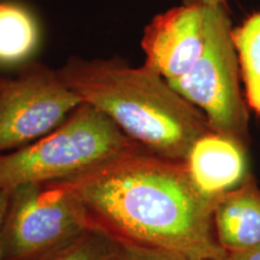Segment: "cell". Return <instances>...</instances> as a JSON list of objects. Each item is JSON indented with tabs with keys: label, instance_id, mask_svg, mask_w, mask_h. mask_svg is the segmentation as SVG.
<instances>
[{
	"label": "cell",
	"instance_id": "6da1fadb",
	"mask_svg": "<svg viewBox=\"0 0 260 260\" xmlns=\"http://www.w3.org/2000/svg\"><path fill=\"white\" fill-rule=\"evenodd\" d=\"M63 183L80 200L89 226L116 241L168 249L189 260L228 255L214 232L219 198L194 186L184 161L140 147Z\"/></svg>",
	"mask_w": 260,
	"mask_h": 260
},
{
	"label": "cell",
	"instance_id": "7a4b0ae2",
	"mask_svg": "<svg viewBox=\"0 0 260 260\" xmlns=\"http://www.w3.org/2000/svg\"><path fill=\"white\" fill-rule=\"evenodd\" d=\"M57 71L81 102L95 107L135 144L159 157L184 161L194 142L213 132L204 113L146 64L133 67L117 57L73 56Z\"/></svg>",
	"mask_w": 260,
	"mask_h": 260
},
{
	"label": "cell",
	"instance_id": "3957f363",
	"mask_svg": "<svg viewBox=\"0 0 260 260\" xmlns=\"http://www.w3.org/2000/svg\"><path fill=\"white\" fill-rule=\"evenodd\" d=\"M140 147L104 113L82 103L47 135L0 153V189L71 180Z\"/></svg>",
	"mask_w": 260,
	"mask_h": 260
},
{
	"label": "cell",
	"instance_id": "277c9868",
	"mask_svg": "<svg viewBox=\"0 0 260 260\" xmlns=\"http://www.w3.org/2000/svg\"><path fill=\"white\" fill-rule=\"evenodd\" d=\"M203 53L189 73L171 87L200 110L213 132L249 147V113L240 87V68L228 5L204 6Z\"/></svg>",
	"mask_w": 260,
	"mask_h": 260
},
{
	"label": "cell",
	"instance_id": "5b68a950",
	"mask_svg": "<svg viewBox=\"0 0 260 260\" xmlns=\"http://www.w3.org/2000/svg\"><path fill=\"white\" fill-rule=\"evenodd\" d=\"M89 228L80 200L63 182L19 186L9 191L5 260H45Z\"/></svg>",
	"mask_w": 260,
	"mask_h": 260
},
{
	"label": "cell",
	"instance_id": "8992f818",
	"mask_svg": "<svg viewBox=\"0 0 260 260\" xmlns=\"http://www.w3.org/2000/svg\"><path fill=\"white\" fill-rule=\"evenodd\" d=\"M82 102L57 69L32 60L0 84V153L15 151L58 128Z\"/></svg>",
	"mask_w": 260,
	"mask_h": 260
},
{
	"label": "cell",
	"instance_id": "52a82bcc",
	"mask_svg": "<svg viewBox=\"0 0 260 260\" xmlns=\"http://www.w3.org/2000/svg\"><path fill=\"white\" fill-rule=\"evenodd\" d=\"M204 44V6L193 3H184L155 16L141 38L145 64L169 83L193 69Z\"/></svg>",
	"mask_w": 260,
	"mask_h": 260
},
{
	"label": "cell",
	"instance_id": "ba28073f",
	"mask_svg": "<svg viewBox=\"0 0 260 260\" xmlns=\"http://www.w3.org/2000/svg\"><path fill=\"white\" fill-rule=\"evenodd\" d=\"M184 162L194 186L211 198L223 197L251 175L248 148L237 140L216 132L198 139Z\"/></svg>",
	"mask_w": 260,
	"mask_h": 260
},
{
	"label": "cell",
	"instance_id": "9c48e42d",
	"mask_svg": "<svg viewBox=\"0 0 260 260\" xmlns=\"http://www.w3.org/2000/svg\"><path fill=\"white\" fill-rule=\"evenodd\" d=\"M214 232L228 254L260 246V187L252 175L217 201Z\"/></svg>",
	"mask_w": 260,
	"mask_h": 260
},
{
	"label": "cell",
	"instance_id": "30bf717a",
	"mask_svg": "<svg viewBox=\"0 0 260 260\" xmlns=\"http://www.w3.org/2000/svg\"><path fill=\"white\" fill-rule=\"evenodd\" d=\"M41 25L34 11L19 0H0V70L32 61L41 45Z\"/></svg>",
	"mask_w": 260,
	"mask_h": 260
},
{
	"label": "cell",
	"instance_id": "8fae6325",
	"mask_svg": "<svg viewBox=\"0 0 260 260\" xmlns=\"http://www.w3.org/2000/svg\"><path fill=\"white\" fill-rule=\"evenodd\" d=\"M232 37L247 105L260 116V11L233 28Z\"/></svg>",
	"mask_w": 260,
	"mask_h": 260
},
{
	"label": "cell",
	"instance_id": "7c38bea8",
	"mask_svg": "<svg viewBox=\"0 0 260 260\" xmlns=\"http://www.w3.org/2000/svg\"><path fill=\"white\" fill-rule=\"evenodd\" d=\"M116 240L89 228L45 260H109Z\"/></svg>",
	"mask_w": 260,
	"mask_h": 260
},
{
	"label": "cell",
	"instance_id": "4fadbf2b",
	"mask_svg": "<svg viewBox=\"0 0 260 260\" xmlns=\"http://www.w3.org/2000/svg\"><path fill=\"white\" fill-rule=\"evenodd\" d=\"M109 260H189L180 253L136 243L116 241Z\"/></svg>",
	"mask_w": 260,
	"mask_h": 260
},
{
	"label": "cell",
	"instance_id": "5bb4252c",
	"mask_svg": "<svg viewBox=\"0 0 260 260\" xmlns=\"http://www.w3.org/2000/svg\"><path fill=\"white\" fill-rule=\"evenodd\" d=\"M9 204V191L0 189V260H5L4 242H3V229H4V220L6 210Z\"/></svg>",
	"mask_w": 260,
	"mask_h": 260
},
{
	"label": "cell",
	"instance_id": "9a60e30c",
	"mask_svg": "<svg viewBox=\"0 0 260 260\" xmlns=\"http://www.w3.org/2000/svg\"><path fill=\"white\" fill-rule=\"evenodd\" d=\"M229 256L232 260H260V246L247 251L232 253Z\"/></svg>",
	"mask_w": 260,
	"mask_h": 260
},
{
	"label": "cell",
	"instance_id": "2e32d148",
	"mask_svg": "<svg viewBox=\"0 0 260 260\" xmlns=\"http://www.w3.org/2000/svg\"><path fill=\"white\" fill-rule=\"evenodd\" d=\"M184 3H193L203 6L212 5H228V0H184Z\"/></svg>",
	"mask_w": 260,
	"mask_h": 260
},
{
	"label": "cell",
	"instance_id": "e0dca14e",
	"mask_svg": "<svg viewBox=\"0 0 260 260\" xmlns=\"http://www.w3.org/2000/svg\"><path fill=\"white\" fill-rule=\"evenodd\" d=\"M214 260H232V258H230L229 254H228L226 256H223V258H219V259H214Z\"/></svg>",
	"mask_w": 260,
	"mask_h": 260
},
{
	"label": "cell",
	"instance_id": "ac0fdd59",
	"mask_svg": "<svg viewBox=\"0 0 260 260\" xmlns=\"http://www.w3.org/2000/svg\"><path fill=\"white\" fill-rule=\"evenodd\" d=\"M3 80H4V76H3V75H2V70H0V84H2Z\"/></svg>",
	"mask_w": 260,
	"mask_h": 260
}]
</instances>
